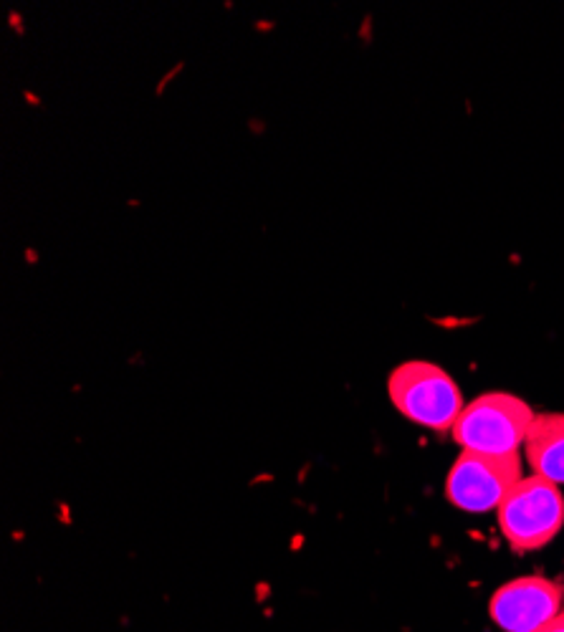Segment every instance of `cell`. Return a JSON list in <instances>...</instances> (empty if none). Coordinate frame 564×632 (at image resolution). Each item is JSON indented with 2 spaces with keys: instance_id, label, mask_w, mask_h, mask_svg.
I'll use <instances>...</instances> for the list:
<instances>
[{
  "instance_id": "6da1fadb",
  "label": "cell",
  "mask_w": 564,
  "mask_h": 632,
  "mask_svg": "<svg viewBox=\"0 0 564 632\" xmlns=\"http://www.w3.org/2000/svg\"><path fill=\"white\" fill-rule=\"evenodd\" d=\"M537 415L509 392H488L463 407L453 425V440L463 451L514 455L532 430Z\"/></svg>"
},
{
  "instance_id": "5b68a950",
  "label": "cell",
  "mask_w": 564,
  "mask_h": 632,
  "mask_svg": "<svg viewBox=\"0 0 564 632\" xmlns=\"http://www.w3.org/2000/svg\"><path fill=\"white\" fill-rule=\"evenodd\" d=\"M562 584L544 577H521L493 592L488 614L504 632H537L562 612Z\"/></svg>"
},
{
  "instance_id": "52a82bcc",
  "label": "cell",
  "mask_w": 564,
  "mask_h": 632,
  "mask_svg": "<svg viewBox=\"0 0 564 632\" xmlns=\"http://www.w3.org/2000/svg\"><path fill=\"white\" fill-rule=\"evenodd\" d=\"M537 632H564V612H559L557 617L551 619V622H546L544 627H539Z\"/></svg>"
},
{
  "instance_id": "8992f818",
  "label": "cell",
  "mask_w": 564,
  "mask_h": 632,
  "mask_svg": "<svg viewBox=\"0 0 564 632\" xmlns=\"http://www.w3.org/2000/svg\"><path fill=\"white\" fill-rule=\"evenodd\" d=\"M524 448L534 476L557 486L564 483V413L534 418Z\"/></svg>"
},
{
  "instance_id": "277c9868",
  "label": "cell",
  "mask_w": 564,
  "mask_h": 632,
  "mask_svg": "<svg viewBox=\"0 0 564 632\" xmlns=\"http://www.w3.org/2000/svg\"><path fill=\"white\" fill-rule=\"evenodd\" d=\"M521 481L519 455H486L463 451L446 481V496L455 509L486 514L499 509L509 490Z\"/></svg>"
},
{
  "instance_id": "7a4b0ae2",
  "label": "cell",
  "mask_w": 564,
  "mask_h": 632,
  "mask_svg": "<svg viewBox=\"0 0 564 632\" xmlns=\"http://www.w3.org/2000/svg\"><path fill=\"white\" fill-rule=\"evenodd\" d=\"M501 534L514 551H534L549 544L564 526V496L542 476L521 478L499 509Z\"/></svg>"
},
{
  "instance_id": "3957f363",
  "label": "cell",
  "mask_w": 564,
  "mask_h": 632,
  "mask_svg": "<svg viewBox=\"0 0 564 632\" xmlns=\"http://www.w3.org/2000/svg\"><path fill=\"white\" fill-rule=\"evenodd\" d=\"M390 400L402 415L430 430H453L463 413L460 390L430 362H405L390 374Z\"/></svg>"
}]
</instances>
